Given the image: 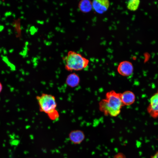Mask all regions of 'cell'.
<instances>
[{
  "label": "cell",
  "mask_w": 158,
  "mask_h": 158,
  "mask_svg": "<svg viewBox=\"0 0 158 158\" xmlns=\"http://www.w3.org/2000/svg\"><path fill=\"white\" fill-rule=\"evenodd\" d=\"M121 93L114 90L107 92L105 99H102L99 103V108L104 115L116 117L121 112L123 106L121 99Z\"/></svg>",
  "instance_id": "cell-1"
},
{
  "label": "cell",
  "mask_w": 158,
  "mask_h": 158,
  "mask_svg": "<svg viewBox=\"0 0 158 158\" xmlns=\"http://www.w3.org/2000/svg\"><path fill=\"white\" fill-rule=\"evenodd\" d=\"M63 59L65 69L69 71L81 70L86 68L89 63V60L81 54L72 51H69Z\"/></svg>",
  "instance_id": "cell-2"
},
{
  "label": "cell",
  "mask_w": 158,
  "mask_h": 158,
  "mask_svg": "<svg viewBox=\"0 0 158 158\" xmlns=\"http://www.w3.org/2000/svg\"><path fill=\"white\" fill-rule=\"evenodd\" d=\"M36 99L40 111L46 114L48 116L58 111L56 109L57 104L54 96L43 93L37 96Z\"/></svg>",
  "instance_id": "cell-3"
},
{
  "label": "cell",
  "mask_w": 158,
  "mask_h": 158,
  "mask_svg": "<svg viewBox=\"0 0 158 158\" xmlns=\"http://www.w3.org/2000/svg\"><path fill=\"white\" fill-rule=\"evenodd\" d=\"M118 73L125 76L131 75L133 72V67L132 63L128 61H123L119 64L117 68Z\"/></svg>",
  "instance_id": "cell-4"
},
{
  "label": "cell",
  "mask_w": 158,
  "mask_h": 158,
  "mask_svg": "<svg viewBox=\"0 0 158 158\" xmlns=\"http://www.w3.org/2000/svg\"><path fill=\"white\" fill-rule=\"evenodd\" d=\"M147 110L152 117H158V91L150 98Z\"/></svg>",
  "instance_id": "cell-5"
},
{
  "label": "cell",
  "mask_w": 158,
  "mask_h": 158,
  "mask_svg": "<svg viewBox=\"0 0 158 158\" xmlns=\"http://www.w3.org/2000/svg\"><path fill=\"white\" fill-rule=\"evenodd\" d=\"M92 8L97 13L102 14L106 12L109 6L108 0H95L92 2Z\"/></svg>",
  "instance_id": "cell-6"
},
{
  "label": "cell",
  "mask_w": 158,
  "mask_h": 158,
  "mask_svg": "<svg viewBox=\"0 0 158 158\" xmlns=\"http://www.w3.org/2000/svg\"><path fill=\"white\" fill-rule=\"evenodd\" d=\"M85 135L83 132L80 130H75L71 131L69 134V138L72 142L78 144L84 140Z\"/></svg>",
  "instance_id": "cell-7"
},
{
  "label": "cell",
  "mask_w": 158,
  "mask_h": 158,
  "mask_svg": "<svg viewBox=\"0 0 158 158\" xmlns=\"http://www.w3.org/2000/svg\"><path fill=\"white\" fill-rule=\"evenodd\" d=\"M121 99L123 105H129L133 104L135 101V96L133 92L130 91L121 93Z\"/></svg>",
  "instance_id": "cell-8"
},
{
  "label": "cell",
  "mask_w": 158,
  "mask_h": 158,
  "mask_svg": "<svg viewBox=\"0 0 158 158\" xmlns=\"http://www.w3.org/2000/svg\"><path fill=\"white\" fill-rule=\"evenodd\" d=\"M80 81V79L78 75L75 73H73L67 76L66 83L69 87H74L79 85Z\"/></svg>",
  "instance_id": "cell-9"
},
{
  "label": "cell",
  "mask_w": 158,
  "mask_h": 158,
  "mask_svg": "<svg viewBox=\"0 0 158 158\" xmlns=\"http://www.w3.org/2000/svg\"><path fill=\"white\" fill-rule=\"evenodd\" d=\"M78 8L80 11L84 13L90 12L92 8V2L89 0H82L78 4Z\"/></svg>",
  "instance_id": "cell-10"
},
{
  "label": "cell",
  "mask_w": 158,
  "mask_h": 158,
  "mask_svg": "<svg viewBox=\"0 0 158 158\" xmlns=\"http://www.w3.org/2000/svg\"><path fill=\"white\" fill-rule=\"evenodd\" d=\"M140 3V1L138 0H131L127 2L128 8L131 11H135L138 8Z\"/></svg>",
  "instance_id": "cell-11"
},
{
  "label": "cell",
  "mask_w": 158,
  "mask_h": 158,
  "mask_svg": "<svg viewBox=\"0 0 158 158\" xmlns=\"http://www.w3.org/2000/svg\"><path fill=\"white\" fill-rule=\"evenodd\" d=\"M151 158H158V151L152 156Z\"/></svg>",
  "instance_id": "cell-12"
},
{
  "label": "cell",
  "mask_w": 158,
  "mask_h": 158,
  "mask_svg": "<svg viewBox=\"0 0 158 158\" xmlns=\"http://www.w3.org/2000/svg\"><path fill=\"white\" fill-rule=\"evenodd\" d=\"M3 88V86L1 82H0V93L1 92Z\"/></svg>",
  "instance_id": "cell-13"
}]
</instances>
